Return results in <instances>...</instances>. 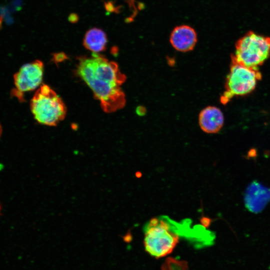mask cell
<instances>
[{
	"label": "cell",
	"mask_w": 270,
	"mask_h": 270,
	"mask_svg": "<svg viewBox=\"0 0 270 270\" xmlns=\"http://www.w3.org/2000/svg\"><path fill=\"white\" fill-rule=\"evenodd\" d=\"M76 72L91 89L104 112H115L124 106L126 96L121 86L126 76L117 63L92 52L90 57L78 58Z\"/></svg>",
	"instance_id": "obj_1"
},
{
	"label": "cell",
	"mask_w": 270,
	"mask_h": 270,
	"mask_svg": "<svg viewBox=\"0 0 270 270\" xmlns=\"http://www.w3.org/2000/svg\"><path fill=\"white\" fill-rule=\"evenodd\" d=\"M182 226L166 216L151 218L144 228V243L146 252L156 258L170 254L180 236H186L185 227Z\"/></svg>",
	"instance_id": "obj_2"
},
{
	"label": "cell",
	"mask_w": 270,
	"mask_h": 270,
	"mask_svg": "<svg viewBox=\"0 0 270 270\" xmlns=\"http://www.w3.org/2000/svg\"><path fill=\"white\" fill-rule=\"evenodd\" d=\"M270 56V36L247 32L235 43L231 60L244 66L258 69Z\"/></svg>",
	"instance_id": "obj_3"
},
{
	"label": "cell",
	"mask_w": 270,
	"mask_h": 270,
	"mask_svg": "<svg viewBox=\"0 0 270 270\" xmlns=\"http://www.w3.org/2000/svg\"><path fill=\"white\" fill-rule=\"evenodd\" d=\"M30 108L39 124L56 126L66 114V108L62 98L48 86L41 85L30 100Z\"/></svg>",
	"instance_id": "obj_4"
},
{
	"label": "cell",
	"mask_w": 270,
	"mask_h": 270,
	"mask_svg": "<svg viewBox=\"0 0 270 270\" xmlns=\"http://www.w3.org/2000/svg\"><path fill=\"white\" fill-rule=\"evenodd\" d=\"M230 72L225 83L222 102H226L234 96H242L251 92L262 79L258 69L249 68L231 60Z\"/></svg>",
	"instance_id": "obj_5"
},
{
	"label": "cell",
	"mask_w": 270,
	"mask_h": 270,
	"mask_svg": "<svg viewBox=\"0 0 270 270\" xmlns=\"http://www.w3.org/2000/svg\"><path fill=\"white\" fill-rule=\"evenodd\" d=\"M44 69L43 62L38 60L22 65L14 75V88L11 92L12 95L22 102L24 93L41 86Z\"/></svg>",
	"instance_id": "obj_6"
},
{
	"label": "cell",
	"mask_w": 270,
	"mask_h": 270,
	"mask_svg": "<svg viewBox=\"0 0 270 270\" xmlns=\"http://www.w3.org/2000/svg\"><path fill=\"white\" fill-rule=\"evenodd\" d=\"M270 200V190L258 182L254 180L246 188L244 196L246 208L250 212H262Z\"/></svg>",
	"instance_id": "obj_7"
},
{
	"label": "cell",
	"mask_w": 270,
	"mask_h": 270,
	"mask_svg": "<svg viewBox=\"0 0 270 270\" xmlns=\"http://www.w3.org/2000/svg\"><path fill=\"white\" fill-rule=\"evenodd\" d=\"M170 42L172 46L179 52L191 51L197 42V34L194 30L190 26H179L172 31Z\"/></svg>",
	"instance_id": "obj_8"
},
{
	"label": "cell",
	"mask_w": 270,
	"mask_h": 270,
	"mask_svg": "<svg viewBox=\"0 0 270 270\" xmlns=\"http://www.w3.org/2000/svg\"><path fill=\"white\" fill-rule=\"evenodd\" d=\"M224 116L220 108L208 106L200 113L198 122L200 128L205 132L215 134L218 132L223 126Z\"/></svg>",
	"instance_id": "obj_9"
},
{
	"label": "cell",
	"mask_w": 270,
	"mask_h": 270,
	"mask_svg": "<svg viewBox=\"0 0 270 270\" xmlns=\"http://www.w3.org/2000/svg\"><path fill=\"white\" fill-rule=\"evenodd\" d=\"M108 38L106 32L100 28H94L84 34L83 45L88 50L99 53L106 50Z\"/></svg>",
	"instance_id": "obj_10"
},
{
	"label": "cell",
	"mask_w": 270,
	"mask_h": 270,
	"mask_svg": "<svg viewBox=\"0 0 270 270\" xmlns=\"http://www.w3.org/2000/svg\"><path fill=\"white\" fill-rule=\"evenodd\" d=\"M186 262L169 258L164 264L162 270H187Z\"/></svg>",
	"instance_id": "obj_11"
},
{
	"label": "cell",
	"mask_w": 270,
	"mask_h": 270,
	"mask_svg": "<svg viewBox=\"0 0 270 270\" xmlns=\"http://www.w3.org/2000/svg\"><path fill=\"white\" fill-rule=\"evenodd\" d=\"M78 19V15L74 13L71 14L68 17V20L70 21V22L72 23H75L77 22Z\"/></svg>",
	"instance_id": "obj_12"
},
{
	"label": "cell",
	"mask_w": 270,
	"mask_h": 270,
	"mask_svg": "<svg viewBox=\"0 0 270 270\" xmlns=\"http://www.w3.org/2000/svg\"><path fill=\"white\" fill-rule=\"evenodd\" d=\"M2 127L1 124L0 123V136H1V135H2Z\"/></svg>",
	"instance_id": "obj_13"
},
{
	"label": "cell",
	"mask_w": 270,
	"mask_h": 270,
	"mask_svg": "<svg viewBox=\"0 0 270 270\" xmlns=\"http://www.w3.org/2000/svg\"><path fill=\"white\" fill-rule=\"evenodd\" d=\"M0 209H1V208H0Z\"/></svg>",
	"instance_id": "obj_14"
}]
</instances>
